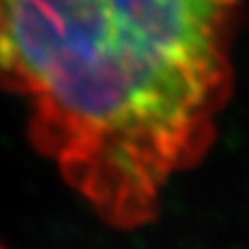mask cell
<instances>
[{
	"label": "cell",
	"instance_id": "cell-2",
	"mask_svg": "<svg viewBox=\"0 0 249 249\" xmlns=\"http://www.w3.org/2000/svg\"><path fill=\"white\" fill-rule=\"evenodd\" d=\"M0 249H4V247H2V245H0Z\"/></svg>",
	"mask_w": 249,
	"mask_h": 249
},
{
	"label": "cell",
	"instance_id": "cell-1",
	"mask_svg": "<svg viewBox=\"0 0 249 249\" xmlns=\"http://www.w3.org/2000/svg\"><path fill=\"white\" fill-rule=\"evenodd\" d=\"M243 0H0V88L100 220L142 229L216 142Z\"/></svg>",
	"mask_w": 249,
	"mask_h": 249
}]
</instances>
